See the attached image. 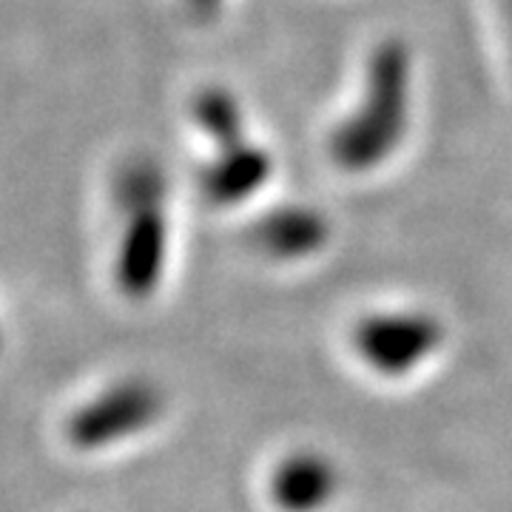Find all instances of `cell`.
Returning a JSON list of instances; mask_svg holds the SVG:
<instances>
[{
	"instance_id": "obj_5",
	"label": "cell",
	"mask_w": 512,
	"mask_h": 512,
	"mask_svg": "<svg viewBox=\"0 0 512 512\" xmlns=\"http://www.w3.org/2000/svg\"><path fill=\"white\" fill-rule=\"evenodd\" d=\"M157 416V399L143 384H120L97 402L74 416L72 439L83 447H109L106 441H120L140 433Z\"/></svg>"
},
{
	"instance_id": "obj_6",
	"label": "cell",
	"mask_w": 512,
	"mask_h": 512,
	"mask_svg": "<svg viewBox=\"0 0 512 512\" xmlns=\"http://www.w3.org/2000/svg\"><path fill=\"white\" fill-rule=\"evenodd\" d=\"M336 487V470L316 456H293L282 461L274 476V498L282 510H322Z\"/></svg>"
},
{
	"instance_id": "obj_7",
	"label": "cell",
	"mask_w": 512,
	"mask_h": 512,
	"mask_svg": "<svg viewBox=\"0 0 512 512\" xmlns=\"http://www.w3.org/2000/svg\"><path fill=\"white\" fill-rule=\"evenodd\" d=\"M319 239H322V225L311 214H299V211L276 214L274 220L265 225V245L274 254L299 256L316 248Z\"/></svg>"
},
{
	"instance_id": "obj_3",
	"label": "cell",
	"mask_w": 512,
	"mask_h": 512,
	"mask_svg": "<svg viewBox=\"0 0 512 512\" xmlns=\"http://www.w3.org/2000/svg\"><path fill=\"white\" fill-rule=\"evenodd\" d=\"M441 328L424 313H382L359 325L356 350L367 365L387 376L416 370L439 348Z\"/></svg>"
},
{
	"instance_id": "obj_2",
	"label": "cell",
	"mask_w": 512,
	"mask_h": 512,
	"mask_svg": "<svg viewBox=\"0 0 512 512\" xmlns=\"http://www.w3.org/2000/svg\"><path fill=\"white\" fill-rule=\"evenodd\" d=\"M128 228L120 248V288L146 296L165 259L163 188L154 168H131L123 188Z\"/></svg>"
},
{
	"instance_id": "obj_4",
	"label": "cell",
	"mask_w": 512,
	"mask_h": 512,
	"mask_svg": "<svg viewBox=\"0 0 512 512\" xmlns=\"http://www.w3.org/2000/svg\"><path fill=\"white\" fill-rule=\"evenodd\" d=\"M202 126L222 143L220 160L208 174L211 197L222 202H237L248 197L268 174V160L254 148L239 146V114L231 97L208 94L200 103Z\"/></svg>"
},
{
	"instance_id": "obj_1",
	"label": "cell",
	"mask_w": 512,
	"mask_h": 512,
	"mask_svg": "<svg viewBox=\"0 0 512 512\" xmlns=\"http://www.w3.org/2000/svg\"><path fill=\"white\" fill-rule=\"evenodd\" d=\"M404 55L396 46H384L376 55L370 94L362 111L333 137V151L348 168L382 160L402 134L404 120Z\"/></svg>"
}]
</instances>
